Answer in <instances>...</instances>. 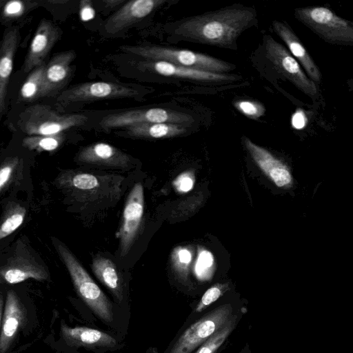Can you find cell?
<instances>
[{
	"label": "cell",
	"mask_w": 353,
	"mask_h": 353,
	"mask_svg": "<svg viewBox=\"0 0 353 353\" xmlns=\"http://www.w3.org/2000/svg\"><path fill=\"white\" fill-rule=\"evenodd\" d=\"M254 9L231 6L187 18L174 33L184 39L225 48H234L240 34L255 22Z\"/></svg>",
	"instance_id": "cell-1"
},
{
	"label": "cell",
	"mask_w": 353,
	"mask_h": 353,
	"mask_svg": "<svg viewBox=\"0 0 353 353\" xmlns=\"http://www.w3.org/2000/svg\"><path fill=\"white\" fill-rule=\"evenodd\" d=\"M124 178L114 174H99L66 170L57 179L59 188L72 200L81 203L117 201Z\"/></svg>",
	"instance_id": "cell-2"
},
{
	"label": "cell",
	"mask_w": 353,
	"mask_h": 353,
	"mask_svg": "<svg viewBox=\"0 0 353 353\" xmlns=\"http://www.w3.org/2000/svg\"><path fill=\"white\" fill-rule=\"evenodd\" d=\"M56 250L68 270L77 294L103 321L113 320L111 301L85 270L70 250L57 239L53 240Z\"/></svg>",
	"instance_id": "cell-3"
},
{
	"label": "cell",
	"mask_w": 353,
	"mask_h": 353,
	"mask_svg": "<svg viewBox=\"0 0 353 353\" xmlns=\"http://www.w3.org/2000/svg\"><path fill=\"white\" fill-rule=\"evenodd\" d=\"M123 52L145 60L163 61L172 64L214 73L227 74L235 65L208 54L187 49L160 46H122Z\"/></svg>",
	"instance_id": "cell-4"
},
{
	"label": "cell",
	"mask_w": 353,
	"mask_h": 353,
	"mask_svg": "<svg viewBox=\"0 0 353 353\" xmlns=\"http://www.w3.org/2000/svg\"><path fill=\"white\" fill-rule=\"evenodd\" d=\"M294 17L328 43L353 46V21L343 19L327 7L298 8Z\"/></svg>",
	"instance_id": "cell-5"
},
{
	"label": "cell",
	"mask_w": 353,
	"mask_h": 353,
	"mask_svg": "<svg viewBox=\"0 0 353 353\" xmlns=\"http://www.w3.org/2000/svg\"><path fill=\"white\" fill-rule=\"evenodd\" d=\"M88 117L81 114H61L44 104L26 108L19 117V128L28 136L53 135L85 124Z\"/></svg>",
	"instance_id": "cell-6"
},
{
	"label": "cell",
	"mask_w": 353,
	"mask_h": 353,
	"mask_svg": "<svg viewBox=\"0 0 353 353\" xmlns=\"http://www.w3.org/2000/svg\"><path fill=\"white\" fill-rule=\"evenodd\" d=\"M230 304L221 305L189 326L168 353H192L223 327L233 316Z\"/></svg>",
	"instance_id": "cell-7"
},
{
	"label": "cell",
	"mask_w": 353,
	"mask_h": 353,
	"mask_svg": "<svg viewBox=\"0 0 353 353\" xmlns=\"http://www.w3.org/2000/svg\"><path fill=\"white\" fill-rule=\"evenodd\" d=\"M0 274L9 284L19 283L28 279L46 281L49 278L47 267L21 239L16 243L12 252L1 265Z\"/></svg>",
	"instance_id": "cell-8"
},
{
	"label": "cell",
	"mask_w": 353,
	"mask_h": 353,
	"mask_svg": "<svg viewBox=\"0 0 353 353\" xmlns=\"http://www.w3.org/2000/svg\"><path fill=\"white\" fill-rule=\"evenodd\" d=\"M265 48L267 59L278 72L312 99L317 97L319 91L316 84L308 77L300 63L285 47L267 35L265 37Z\"/></svg>",
	"instance_id": "cell-9"
},
{
	"label": "cell",
	"mask_w": 353,
	"mask_h": 353,
	"mask_svg": "<svg viewBox=\"0 0 353 353\" xmlns=\"http://www.w3.org/2000/svg\"><path fill=\"white\" fill-rule=\"evenodd\" d=\"M138 94L137 90L125 85L92 81L72 85L62 91L57 99L59 103L66 106L80 102L133 98Z\"/></svg>",
	"instance_id": "cell-10"
},
{
	"label": "cell",
	"mask_w": 353,
	"mask_h": 353,
	"mask_svg": "<svg viewBox=\"0 0 353 353\" xmlns=\"http://www.w3.org/2000/svg\"><path fill=\"white\" fill-rule=\"evenodd\" d=\"M194 121L186 113L161 108L132 109L112 113L103 117L100 125L104 129L126 128L134 124L146 123H168L185 124Z\"/></svg>",
	"instance_id": "cell-11"
},
{
	"label": "cell",
	"mask_w": 353,
	"mask_h": 353,
	"mask_svg": "<svg viewBox=\"0 0 353 353\" xmlns=\"http://www.w3.org/2000/svg\"><path fill=\"white\" fill-rule=\"evenodd\" d=\"M144 210L143 188L136 183L125 201L122 222L119 232L120 256L125 257L130 251L138 236Z\"/></svg>",
	"instance_id": "cell-12"
},
{
	"label": "cell",
	"mask_w": 353,
	"mask_h": 353,
	"mask_svg": "<svg viewBox=\"0 0 353 353\" xmlns=\"http://www.w3.org/2000/svg\"><path fill=\"white\" fill-rule=\"evenodd\" d=\"M140 70L164 77L180 78L201 82L223 83L235 81L241 77L229 74L214 73L208 71L176 65L163 61L145 60L137 63Z\"/></svg>",
	"instance_id": "cell-13"
},
{
	"label": "cell",
	"mask_w": 353,
	"mask_h": 353,
	"mask_svg": "<svg viewBox=\"0 0 353 353\" xmlns=\"http://www.w3.org/2000/svg\"><path fill=\"white\" fill-rule=\"evenodd\" d=\"M243 140L255 163L277 187L284 189L292 187L294 180L292 172L285 162L248 137H243Z\"/></svg>",
	"instance_id": "cell-14"
},
{
	"label": "cell",
	"mask_w": 353,
	"mask_h": 353,
	"mask_svg": "<svg viewBox=\"0 0 353 353\" xmlns=\"http://www.w3.org/2000/svg\"><path fill=\"white\" fill-rule=\"evenodd\" d=\"M61 34V30L51 21L41 19L25 58L24 72H30L45 63V59L59 39Z\"/></svg>",
	"instance_id": "cell-15"
},
{
	"label": "cell",
	"mask_w": 353,
	"mask_h": 353,
	"mask_svg": "<svg viewBox=\"0 0 353 353\" xmlns=\"http://www.w3.org/2000/svg\"><path fill=\"white\" fill-rule=\"evenodd\" d=\"M78 163L114 169L128 170L130 157L119 148L103 142L83 147L77 155Z\"/></svg>",
	"instance_id": "cell-16"
},
{
	"label": "cell",
	"mask_w": 353,
	"mask_h": 353,
	"mask_svg": "<svg viewBox=\"0 0 353 353\" xmlns=\"http://www.w3.org/2000/svg\"><path fill=\"white\" fill-rule=\"evenodd\" d=\"M165 0H133L126 2L105 21L104 28L109 34H116L150 14Z\"/></svg>",
	"instance_id": "cell-17"
},
{
	"label": "cell",
	"mask_w": 353,
	"mask_h": 353,
	"mask_svg": "<svg viewBox=\"0 0 353 353\" xmlns=\"http://www.w3.org/2000/svg\"><path fill=\"white\" fill-rule=\"evenodd\" d=\"M26 319V311L13 290L7 293L3 314L1 318L0 353H6Z\"/></svg>",
	"instance_id": "cell-18"
},
{
	"label": "cell",
	"mask_w": 353,
	"mask_h": 353,
	"mask_svg": "<svg viewBox=\"0 0 353 353\" xmlns=\"http://www.w3.org/2000/svg\"><path fill=\"white\" fill-rule=\"evenodd\" d=\"M75 57V52L70 50L57 53L51 58L46 65L41 97L52 96L65 86Z\"/></svg>",
	"instance_id": "cell-19"
},
{
	"label": "cell",
	"mask_w": 353,
	"mask_h": 353,
	"mask_svg": "<svg viewBox=\"0 0 353 353\" xmlns=\"http://www.w3.org/2000/svg\"><path fill=\"white\" fill-rule=\"evenodd\" d=\"M272 27L276 34L285 43L289 52L304 69L308 77L316 84L320 83L322 79L320 69L290 27L286 23L279 21H274Z\"/></svg>",
	"instance_id": "cell-20"
},
{
	"label": "cell",
	"mask_w": 353,
	"mask_h": 353,
	"mask_svg": "<svg viewBox=\"0 0 353 353\" xmlns=\"http://www.w3.org/2000/svg\"><path fill=\"white\" fill-rule=\"evenodd\" d=\"M19 31L12 27L5 31L0 48V114L6 111V96L13 61L19 42Z\"/></svg>",
	"instance_id": "cell-21"
},
{
	"label": "cell",
	"mask_w": 353,
	"mask_h": 353,
	"mask_svg": "<svg viewBox=\"0 0 353 353\" xmlns=\"http://www.w3.org/2000/svg\"><path fill=\"white\" fill-rule=\"evenodd\" d=\"M60 330L65 343L70 346L112 348L117 345L112 336L101 330L86 327H70L64 324L61 325Z\"/></svg>",
	"instance_id": "cell-22"
},
{
	"label": "cell",
	"mask_w": 353,
	"mask_h": 353,
	"mask_svg": "<svg viewBox=\"0 0 353 353\" xmlns=\"http://www.w3.org/2000/svg\"><path fill=\"white\" fill-rule=\"evenodd\" d=\"M91 268L99 281L108 288L120 304L123 298V283L114 263L109 258L96 255L92 259Z\"/></svg>",
	"instance_id": "cell-23"
},
{
	"label": "cell",
	"mask_w": 353,
	"mask_h": 353,
	"mask_svg": "<svg viewBox=\"0 0 353 353\" xmlns=\"http://www.w3.org/2000/svg\"><path fill=\"white\" fill-rule=\"evenodd\" d=\"M186 131L181 124L168 123H138L125 128L128 136L141 139H166L176 137Z\"/></svg>",
	"instance_id": "cell-24"
},
{
	"label": "cell",
	"mask_w": 353,
	"mask_h": 353,
	"mask_svg": "<svg viewBox=\"0 0 353 353\" xmlns=\"http://www.w3.org/2000/svg\"><path fill=\"white\" fill-rule=\"evenodd\" d=\"M26 210L17 203L7 205L2 216L0 227V239H3L13 233L23 222Z\"/></svg>",
	"instance_id": "cell-25"
},
{
	"label": "cell",
	"mask_w": 353,
	"mask_h": 353,
	"mask_svg": "<svg viewBox=\"0 0 353 353\" xmlns=\"http://www.w3.org/2000/svg\"><path fill=\"white\" fill-rule=\"evenodd\" d=\"M46 65L44 63L31 71L23 82L19 92L22 100L33 101L41 97Z\"/></svg>",
	"instance_id": "cell-26"
},
{
	"label": "cell",
	"mask_w": 353,
	"mask_h": 353,
	"mask_svg": "<svg viewBox=\"0 0 353 353\" xmlns=\"http://www.w3.org/2000/svg\"><path fill=\"white\" fill-rule=\"evenodd\" d=\"M239 322L237 315H233L230 320L208 341L202 344L195 353H216L231 335Z\"/></svg>",
	"instance_id": "cell-27"
},
{
	"label": "cell",
	"mask_w": 353,
	"mask_h": 353,
	"mask_svg": "<svg viewBox=\"0 0 353 353\" xmlns=\"http://www.w3.org/2000/svg\"><path fill=\"white\" fill-rule=\"evenodd\" d=\"M64 139L62 133L53 135H32L23 139V145L31 150L51 152L57 150Z\"/></svg>",
	"instance_id": "cell-28"
},
{
	"label": "cell",
	"mask_w": 353,
	"mask_h": 353,
	"mask_svg": "<svg viewBox=\"0 0 353 353\" xmlns=\"http://www.w3.org/2000/svg\"><path fill=\"white\" fill-rule=\"evenodd\" d=\"M37 6L38 3L33 1H8L1 8V18L6 21H13L21 17Z\"/></svg>",
	"instance_id": "cell-29"
},
{
	"label": "cell",
	"mask_w": 353,
	"mask_h": 353,
	"mask_svg": "<svg viewBox=\"0 0 353 353\" xmlns=\"http://www.w3.org/2000/svg\"><path fill=\"white\" fill-rule=\"evenodd\" d=\"M20 164V159L18 157L7 158L1 163L0 169V190L1 192L13 181Z\"/></svg>",
	"instance_id": "cell-30"
},
{
	"label": "cell",
	"mask_w": 353,
	"mask_h": 353,
	"mask_svg": "<svg viewBox=\"0 0 353 353\" xmlns=\"http://www.w3.org/2000/svg\"><path fill=\"white\" fill-rule=\"evenodd\" d=\"M226 290L225 285L216 283L208 289L194 308L196 313L203 311L212 303L219 299Z\"/></svg>",
	"instance_id": "cell-31"
},
{
	"label": "cell",
	"mask_w": 353,
	"mask_h": 353,
	"mask_svg": "<svg viewBox=\"0 0 353 353\" xmlns=\"http://www.w3.org/2000/svg\"><path fill=\"white\" fill-rule=\"evenodd\" d=\"M214 264L212 253L207 250L200 251L195 264L194 271L199 278L204 279L211 273Z\"/></svg>",
	"instance_id": "cell-32"
},
{
	"label": "cell",
	"mask_w": 353,
	"mask_h": 353,
	"mask_svg": "<svg viewBox=\"0 0 353 353\" xmlns=\"http://www.w3.org/2000/svg\"><path fill=\"white\" fill-rule=\"evenodd\" d=\"M236 108L247 117L258 118L265 112L263 106L255 101L241 100L235 103Z\"/></svg>",
	"instance_id": "cell-33"
},
{
	"label": "cell",
	"mask_w": 353,
	"mask_h": 353,
	"mask_svg": "<svg viewBox=\"0 0 353 353\" xmlns=\"http://www.w3.org/2000/svg\"><path fill=\"white\" fill-rule=\"evenodd\" d=\"M194 182V177L190 172H185L179 174L174 181V186L179 192H188L192 190Z\"/></svg>",
	"instance_id": "cell-34"
},
{
	"label": "cell",
	"mask_w": 353,
	"mask_h": 353,
	"mask_svg": "<svg viewBox=\"0 0 353 353\" xmlns=\"http://www.w3.org/2000/svg\"><path fill=\"white\" fill-rule=\"evenodd\" d=\"M173 259L175 265L178 267V268L185 270L191 262L192 254L190 252L186 249L178 248L174 252Z\"/></svg>",
	"instance_id": "cell-35"
},
{
	"label": "cell",
	"mask_w": 353,
	"mask_h": 353,
	"mask_svg": "<svg viewBox=\"0 0 353 353\" xmlns=\"http://www.w3.org/2000/svg\"><path fill=\"white\" fill-rule=\"evenodd\" d=\"M94 16L90 1L84 0L80 2V17L81 20L85 21L92 19Z\"/></svg>",
	"instance_id": "cell-36"
},
{
	"label": "cell",
	"mask_w": 353,
	"mask_h": 353,
	"mask_svg": "<svg viewBox=\"0 0 353 353\" xmlns=\"http://www.w3.org/2000/svg\"><path fill=\"white\" fill-rule=\"evenodd\" d=\"M104 3L110 8L119 6L125 2L123 0H105Z\"/></svg>",
	"instance_id": "cell-37"
},
{
	"label": "cell",
	"mask_w": 353,
	"mask_h": 353,
	"mask_svg": "<svg viewBox=\"0 0 353 353\" xmlns=\"http://www.w3.org/2000/svg\"><path fill=\"white\" fill-rule=\"evenodd\" d=\"M347 85L349 91H353V78L347 81Z\"/></svg>",
	"instance_id": "cell-38"
},
{
	"label": "cell",
	"mask_w": 353,
	"mask_h": 353,
	"mask_svg": "<svg viewBox=\"0 0 353 353\" xmlns=\"http://www.w3.org/2000/svg\"><path fill=\"white\" fill-rule=\"evenodd\" d=\"M239 353H247V352H246V349H245V348H244V349L242 350V352H239Z\"/></svg>",
	"instance_id": "cell-39"
}]
</instances>
